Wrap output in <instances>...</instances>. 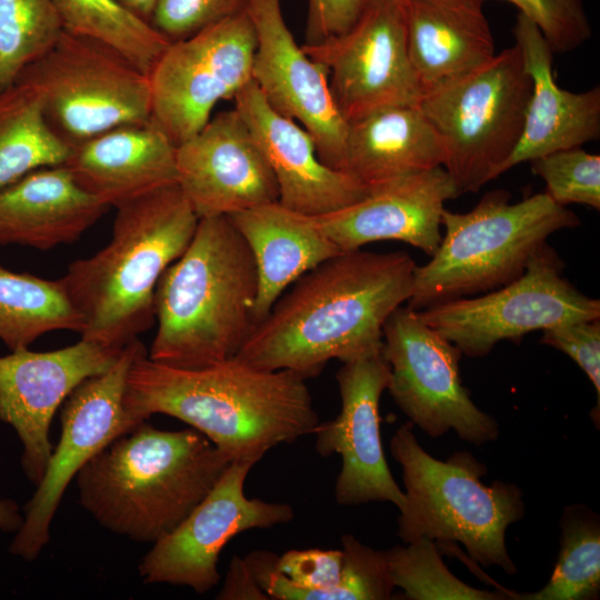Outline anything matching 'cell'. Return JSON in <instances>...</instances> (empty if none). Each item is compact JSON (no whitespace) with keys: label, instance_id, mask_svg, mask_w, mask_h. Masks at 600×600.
<instances>
[{"label":"cell","instance_id":"cell-1","mask_svg":"<svg viewBox=\"0 0 600 600\" xmlns=\"http://www.w3.org/2000/svg\"><path fill=\"white\" fill-rule=\"evenodd\" d=\"M406 251H342L293 282L258 322L236 358L309 379L338 359L381 351L383 326L412 293Z\"/></svg>","mask_w":600,"mask_h":600},{"label":"cell","instance_id":"cell-2","mask_svg":"<svg viewBox=\"0 0 600 600\" xmlns=\"http://www.w3.org/2000/svg\"><path fill=\"white\" fill-rule=\"evenodd\" d=\"M123 404L137 421L161 413L207 437L230 461L254 464L319 424L307 379L231 358L184 369L156 362L143 347L127 376Z\"/></svg>","mask_w":600,"mask_h":600},{"label":"cell","instance_id":"cell-3","mask_svg":"<svg viewBox=\"0 0 600 600\" xmlns=\"http://www.w3.org/2000/svg\"><path fill=\"white\" fill-rule=\"evenodd\" d=\"M230 463L191 427L167 431L143 421L80 469V503L104 529L153 544L191 513Z\"/></svg>","mask_w":600,"mask_h":600},{"label":"cell","instance_id":"cell-4","mask_svg":"<svg viewBox=\"0 0 600 600\" xmlns=\"http://www.w3.org/2000/svg\"><path fill=\"white\" fill-rule=\"evenodd\" d=\"M109 243L59 279L82 319L81 339L123 347L156 321L154 293L189 246L199 218L178 184L116 208Z\"/></svg>","mask_w":600,"mask_h":600},{"label":"cell","instance_id":"cell-5","mask_svg":"<svg viewBox=\"0 0 600 600\" xmlns=\"http://www.w3.org/2000/svg\"><path fill=\"white\" fill-rule=\"evenodd\" d=\"M257 268L228 217L201 218L154 293L157 332L148 357L197 369L234 358L254 327Z\"/></svg>","mask_w":600,"mask_h":600},{"label":"cell","instance_id":"cell-6","mask_svg":"<svg viewBox=\"0 0 600 600\" xmlns=\"http://www.w3.org/2000/svg\"><path fill=\"white\" fill-rule=\"evenodd\" d=\"M412 423L401 424L390 441L402 468L404 502L399 509L397 536L404 543L420 538L459 542L471 560L517 572L507 546L510 524L524 516L521 489L514 483H482L487 468L469 452L441 461L418 442Z\"/></svg>","mask_w":600,"mask_h":600},{"label":"cell","instance_id":"cell-7","mask_svg":"<svg viewBox=\"0 0 600 600\" xmlns=\"http://www.w3.org/2000/svg\"><path fill=\"white\" fill-rule=\"evenodd\" d=\"M510 199L507 190H493L468 212L444 208V236L430 260L416 266L408 307L419 311L500 288L524 272L551 234L580 224L546 192Z\"/></svg>","mask_w":600,"mask_h":600},{"label":"cell","instance_id":"cell-8","mask_svg":"<svg viewBox=\"0 0 600 600\" xmlns=\"http://www.w3.org/2000/svg\"><path fill=\"white\" fill-rule=\"evenodd\" d=\"M531 93L514 44L474 71L424 94L419 107L438 133L458 194L500 176L522 132Z\"/></svg>","mask_w":600,"mask_h":600},{"label":"cell","instance_id":"cell-9","mask_svg":"<svg viewBox=\"0 0 600 600\" xmlns=\"http://www.w3.org/2000/svg\"><path fill=\"white\" fill-rule=\"evenodd\" d=\"M20 76L38 88L49 127L70 148L151 119L149 76L113 48L88 37L63 31Z\"/></svg>","mask_w":600,"mask_h":600},{"label":"cell","instance_id":"cell-10","mask_svg":"<svg viewBox=\"0 0 600 600\" xmlns=\"http://www.w3.org/2000/svg\"><path fill=\"white\" fill-rule=\"evenodd\" d=\"M563 261L547 242L513 281L494 290L433 304L418 314L470 358L484 357L503 340L600 318V301L572 286Z\"/></svg>","mask_w":600,"mask_h":600},{"label":"cell","instance_id":"cell-11","mask_svg":"<svg viewBox=\"0 0 600 600\" xmlns=\"http://www.w3.org/2000/svg\"><path fill=\"white\" fill-rule=\"evenodd\" d=\"M381 353L390 367L387 390L396 404L431 438L450 430L471 444L499 437L497 420L479 409L460 378V350L410 307L383 326Z\"/></svg>","mask_w":600,"mask_h":600},{"label":"cell","instance_id":"cell-12","mask_svg":"<svg viewBox=\"0 0 600 600\" xmlns=\"http://www.w3.org/2000/svg\"><path fill=\"white\" fill-rule=\"evenodd\" d=\"M254 49L247 10L171 42L149 74L150 121L176 146L191 138L220 101L252 81Z\"/></svg>","mask_w":600,"mask_h":600},{"label":"cell","instance_id":"cell-13","mask_svg":"<svg viewBox=\"0 0 600 600\" xmlns=\"http://www.w3.org/2000/svg\"><path fill=\"white\" fill-rule=\"evenodd\" d=\"M136 338L123 346L113 364L83 380L61 406V437L37 490L24 507L23 521L9 551L33 561L50 540V526L62 496L80 469L122 434L142 422L123 404L130 366L143 348Z\"/></svg>","mask_w":600,"mask_h":600},{"label":"cell","instance_id":"cell-14","mask_svg":"<svg viewBox=\"0 0 600 600\" xmlns=\"http://www.w3.org/2000/svg\"><path fill=\"white\" fill-rule=\"evenodd\" d=\"M302 48L327 71L348 123L381 109L419 106L424 97L398 0H373L347 32Z\"/></svg>","mask_w":600,"mask_h":600},{"label":"cell","instance_id":"cell-15","mask_svg":"<svg viewBox=\"0 0 600 600\" xmlns=\"http://www.w3.org/2000/svg\"><path fill=\"white\" fill-rule=\"evenodd\" d=\"M253 466L232 461L191 513L152 544L139 564L144 583L188 587L203 594L219 583V556L234 536L293 519L294 510L288 503L246 496V479Z\"/></svg>","mask_w":600,"mask_h":600},{"label":"cell","instance_id":"cell-16","mask_svg":"<svg viewBox=\"0 0 600 600\" xmlns=\"http://www.w3.org/2000/svg\"><path fill=\"white\" fill-rule=\"evenodd\" d=\"M246 10L256 33L252 82L269 106L312 136L323 163L343 171L349 123L336 104L327 71L297 43L280 0H248Z\"/></svg>","mask_w":600,"mask_h":600},{"label":"cell","instance_id":"cell-17","mask_svg":"<svg viewBox=\"0 0 600 600\" xmlns=\"http://www.w3.org/2000/svg\"><path fill=\"white\" fill-rule=\"evenodd\" d=\"M342 363L336 374L341 410L314 429L316 451L322 457H341L334 483L339 504L388 501L400 509L404 493L388 467L380 432L379 404L390 381V367L381 351Z\"/></svg>","mask_w":600,"mask_h":600},{"label":"cell","instance_id":"cell-18","mask_svg":"<svg viewBox=\"0 0 600 600\" xmlns=\"http://www.w3.org/2000/svg\"><path fill=\"white\" fill-rule=\"evenodd\" d=\"M122 348L80 339L53 351L23 348L0 357V421L16 430L21 467L33 484L52 454L49 433L57 409L83 380L110 368Z\"/></svg>","mask_w":600,"mask_h":600},{"label":"cell","instance_id":"cell-19","mask_svg":"<svg viewBox=\"0 0 600 600\" xmlns=\"http://www.w3.org/2000/svg\"><path fill=\"white\" fill-rule=\"evenodd\" d=\"M178 186L201 218L278 201L273 172L233 108L218 113L176 149Z\"/></svg>","mask_w":600,"mask_h":600},{"label":"cell","instance_id":"cell-20","mask_svg":"<svg viewBox=\"0 0 600 600\" xmlns=\"http://www.w3.org/2000/svg\"><path fill=\"white\" fill-rule=\"evenodd\" d=\"M458 196L440 166L372 186L359 201L317 220L341 251L396 240L431 257L442 238L444 203Z\"/></svg>","mask_w":600,"mask_h":600},{"label":"cell","instance_id":"cell-21","mask_svg":"<svg viewBox=\"0 0 600 600\" xmlns=\"http://www.w3.org/2000/svg\"><path fill=\"white\" fill-rule=\"evenodd\" d=\"M233 100L273 172L282 206L320 217L368 193L369 188L349 173L323 163L312 136L269 106L252 81Z\"/></svg>","mask_w":600,"mask_h":600},{"label":"cell","instance_id":"cell-22","mask_svg":"<svg viewBox=\"0 0 600 600\" xmlns=\"http://www.w3.org/2000/svg\"><path fill=\"white\" fill-rule=\"evenodd\" d=\"M516 46L531 80L521 136L500 174L544 154L581 147L600 137V87L572 92L560 88L552 72L549 43L528 18L518 13Z\"/></svg>","mask_w":600,"mask_h":600},{"label":"cell","instance_id":"cell-23","mask_svg":"<svg viewBox=\"0 0 600 600\" xmlns=\"http://www.w3.org/2000/svg\"><path fill=\"white\" fill-rule=\"evenodd\" d=\"M176 149L149 121L118 127L71 147L63 166L81 189L117 208L178 184Z\"/></svg>","mask_w":600,"mask_h":600},{"label":"cell","instance_id":"cell-24","mask_svg":"<svg viewBox=\"0 0 600 600\" xmlns=\"http://www.w3.org/2000/svg\"><path fill=\"white\" fill-rule=\"evenodd\" d=\"M398 1L409 59L424 94L494 57L482 0Z\"/></svg>","mask_w":600,"mask_h":600},{"label":"cell","instance_id":"cell-25","mask_svg":"<svg viewBox=\"0 0 600 600\" xmlns=\"http://www.w3.org/2000/svg\"><path fill=\"white\" fill-rule=\"evenodd\" d=\"M228 218L249 246L256 263V324L266 318L293 282L342 252L323 231L317 217L291 210L279 201Z\"/></svg>","mask_w":600,"mask_h":600},{"label":"cell","instance_id":"cell-26","mask_svg":"<svg viewBox=\"0 0 600 600\" xmlns=\"http://www.w3.org/2000/svg\"><path fill=\"white\" fill-rule=\"evenodd\" d=\"M108 209L63 164L33 170L0 191V246L49 250L74 242Z\"/></svg>","mask_w":600,"mask_h":600},{"label":"cell","instance_id":"cell-27","mask_svg":"<svg viewBox=\"0 0 600 600\" xmlns=\"http://www.w3.org/2000/svg\"><path fill=\"white\" fill-rule=\"evenodd\" d=\"M443 160L440 138L419 106L381 109L349 123L343 171L368 188Z\"/></svg>","mask_w":600,"mask_h":600},{"label":"cell","instance_id":"cell-28","mask_svg":"<svg viewBox=\"0 0 600 600\" xmlns=\"http://www.w3.org/2000/svg\"><path fill=\"white\" fill-rule=\"evenodd\" d=\"M70 151L49 127L32 82L19 76L0 90V191L33 170L63 164Z\"/></svg>","mask_w":600,"mask_h":600},{"label":"cell","instance_id":"cell-29","mask_svg":"<svg viewBox=\"0 0 600 600\" xmlns=\"http://www.w3.org/2000/svg\"><path fill=\"white\" fill-rule=\"evenodd\" d=\"M56 330H82V319L59 279L0 267V340L14 351Z\"/></svg>","mask_w":600,"mask_h":600},{"label":"cell","instance_id":"cell-30","mask_svg":"<svg viewBox=\"0 0 600 600\" xmlns=\"http://www.w3.org/2000/svg\"><path fill=\"white\" fill-rule=\"evenodd\" d=\"M53 1L64 31L108 44L148 76L171 43L118 0Z\"/></svg>","mask_w":600,"mask_h":600},{"label":"cell","instance_id":"cell-31","mask_svg":"<svg viewBox=\"0 0 600 600\" xmlns=\"http://www.w3.org/2000/svg\"><path fill=\"white\" fill-rule=\"evenodd\" d=\"M559 556L548 583L526 600H589L600 591V520L588 506L571 504L560 519Z\"/></svg>","mask_w":600,"mask_h":600},{"label":"cell","instance_id":"cell-32","mask_svg":"<svg viewBox=\"0 0 600 600\" xmlns=\"http://www.w3.org/2000/svg\"><path fill=\"white\" fill-rule=\"evenodd\" d=\"M63 31L53 0H0V90L42 58Z\"/></svg>","mask_w":600,"mask_h":600},{"label":"cell","instance_id":"cell-33","mask_svg":"<svg viewBox=\"0 0 600 600\" xmlns=\"http://www.w3.org/2000/svg\"><path fill=\"white\" fill-rule=\"evenodd\" d=\"M384 550L394 587L409 600H499L517 596L477 589L453 576L433 540L420 538Z\"/></svg>","mask_w":600,"mask_h":600},{"label":"cell","instance_id":"cell-34","mask_svg":"<svg viewBox=\"0 0 600 600\" xmlns=\"http://www.w3.org/2000/svg\"><path fill=\"white\" fill-rule=\"evenodd\" d=\"M543 179L546 193L558 204L589 206L600 210V156L580 147L554 151L529 161Z\"/></svg>","mask_w":600,"mask_h":600},{"label":"cell","instance_id":"cell-35","mask_svg":"<svg viewBox=\"0 0 600 600\" xmlns=\"http://www.w3.org/2000/svg\"><path fill=\"white\" fill-rule=\"evenodd\" d=\"M342 569L333 600H388L396 588L384 557L353 534L341 537Z\"/></svg>","mask_w":600,"mask_h":600},{"label":"cell","instance_id":"cell-36","mask_svg":"<svg viewBox=\"0 0 600 600\" xmlns=\"http://www.w3.org/2000/svg\"><path fill=\"white\" fill-rule=\"evenodd\" d=\"M483 2L486 0H482ZM532 21L553 52H569L591 37V26L581 0H503Z\"/></svg>","mask_w":600,"mask_h":600},{"label":"cell","instance_id":"cell-37","mask_svg":"<svg viewBox=\"0 0 600 600\" xmlns=\"http://www.w3.org/2000/svg\"><path fill=\"white\" fill-rule=\"evenodd\" d=\"M248 0H158L150 23L170 42L246 10Z\"/></svg>","mask_w":600,"mask_h":600},{"label":"cell","instance_id":"cell-38","mask_svg":"<svg viewBox=\"0 0 600 600\" xmlns=\"http://www.w3.org/2000/svg\"><path fill=\"white\" fill-rule=\"evenodd\" d=\"M540 342L569 356L588 376L596 392L597 407L591 417L597 428L600 418V321L581 320L542 331Z\"/></svg>","mask_w":600,"mask_h":600},{"label":"cell","instance_id":"cell-39","mask_svg":"<svg viewBox=\"0 0 600 600\" xmlns=\"http://www.w3.org/2000/svg\"><path fill=\"white\" fill-rule=\"evenodd\" d=\"M373 0H308L306 44L347 32Z\"/></svg>","mask_w":600,"mask_h":600},{"label":"cell","instance_id":"cell-40","mask_svg":"<svg viewBox=\"0 0 600 600\" xmlns=\"http://www.w3.org/2000/svg\"><path fill=\"white\" fill-rule=\"evenodd\" d=\"M217 599L267 600L269 598L258 584L246 558L233 557Z\"/></svg>","mask_w":600,"mask_h":600},{"label":"cell","instance_id":"cell-41","mask_svg":"<svg viewBox=\"0 0 600 600\" xmlns=\"http://www.w3.org/2000/svg\"><path fill=\"white\" fill-rule=\"evenodd\" d=\"M22 521L18 503L9 498L0 499V530L16 533Z\"/></svg>","mask_w":600,"mask_h":600},{"label":"cell","instance_id":"cell-42","mask_svg":"<svg viewBox=\"0 0 600 600\" xmlns=\"http://www.w3.org/2000/svg\"><path fill=\"white\" fill-rule=\"evenodd\" d=\"M124 8L150 22L158 0H118Z\"/></svg>","mask_w":600,"mask_h":600}]
</instances>
